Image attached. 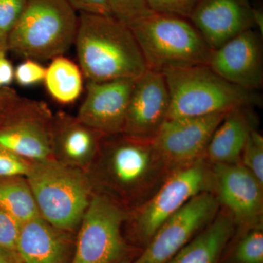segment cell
I'll use <instances>...</instances> for the list:
<instances>
[{
	"instance_id": "3957f363",
	"label": "cell",
	"mask_w": 263,
	"mask_h": 263,
	"mask_svg": "<svg viewBox=\"0 0 263 263\" xmlns=\"http://www.w3.org/2000/svg\"><path fill=\"white\" fill-rule=\"evenodd\" d=\"M26 179L40 216L59 229L77 231L95 193L87 172L49 158L31 162Z\"/></svg>"
},
{
	"instance_id": "7c38bea8",
	"label": "cell",
	"mask_w": 263,
	"mask_h": 263,
	"mask_svg": "<svg viewBox=\"0 0 263 263\" xmlns=\"http://www.w3.org/2000/svg\"><path fill=\"white\" fill-rule=\"evenodd\" d=\"M262 39L254 29L240 33L214 50L208 66L230 84L257 91L263 84Z\"/></svg>"
},
{
	"instance_id": "d6a6232c",
	"label": "cell",
	"mask_w": 263,
	"mask_h": 263,
	"mask_svg": "<svg viewBox=\"0 0 263 263\" xmlns=\"http://www.w3.org/2000/svg\"><path fill=\"white\" fill-rule=\"evenodd\" d=\"M15 68L7 58L6 53H0V89L9 87L14 81Z\"/></svg>"
},
{
	"instance_id": "9a60e30c",
	"label": "cell",
	"mask_w": 263,
	"mask_h": 263,
	"mask_svg": "<svg viewBox=\"0 0 263 263\" xmlns=\"http://www.w3.org/2000/svg\"><path fill=\"white\" fill-rule=\"evenodd\" d=\"M252 15L250 0H199L189 21L214 51L254 29Z\"/></svg>"
},
{
	"instance_id": "44dd1931",
	"label": "cell",
	"mask_w": 263,
	"mask_h": 263,
	"mask_svg": "<svg viewBox=\"0 0 263 263\" xmlns=\"http://www.w3.org/2000/svg\"><path fill=\"white\" fill-rule=\"evenodd\" d=\"M84 77L79 65L67 57L60 56L51 60L43 82L55 101L68 105L75 103L82 94Z\"/></svg>"
},
{
	"instance_id": "277c9868",
	"label": "cell",
	"mask_w": 263,
	"mask_h": 263,
	"mask_svg": "<svg viewBox=\"0 0 263 263\" xmlns=\"http://www.w3.org/2000/svg\"><path fill=\"white\" fill-rule=\"evenodd\" d=\"M148 70L208 65L212 48L189 19L151 11L128 25Z\"/></svg>"
},
{
	"instance_id": "e575fe53",
	"label": "cell",
	"mask_w": 263,
	"mask_h": 263,
	"mask_svg": "<svg viewBox=\"0 0 263 263\" xmlns=\"http://www.w3.org/2000/svg\"><path fill=\"white\" fill-rule=\"evenodd\" d=\"M0 263H22L17 254L0 250Z\"/></svg>"
},
{
	"instance_id": "d6986e66",
	"label": "cell",
	"mask_w": 263,
	"mask_h": 263,
	"mask_svg": "<svg viewBox=\"0 0 263 263\" xmlns=\"http://www.w3.org/2000/svg\"><path fill=\"white\" fill-rule=\"evenodd\" d=\"M248 108L230 110L216 127L205 150L212 162L216 164L238 163L253 129L247 113Z\"/></svg>"
},
{
	"instance_id": "5b68a950",
	"label": "cell",
	"mask_w": 263,
	"mask_h": 263,
	"mask_svg": "<svg viewBox=\"0 0 263 263\" xmlns=\"http://www.w3.org/2000/svg\"><path fill=\"white\" fill-rule=\"evenodd\" d=\"M78 26L77 11L67 0H27L8 34V51L36 61L64 56L75 43Z\"/></svg>"
},
{
	"instance_id": "6da1fadb",
	"label": "cell",
	"mask_w": 263,
	"mask_h": 263,
	"mask_svg": "<svg viewBox=\"0 0 263 263\" xmlns=\"http://www.w3.org/2000/svg\"><path fill=\"white\" fill-rule=\"evenodd\" d=\"M74 44L88 81L137 79L148 70L131 29L112 15L80 13Z\"/></svg>"
},
{
	"instance_id": "d4e9b609",
	"label": "cell",
	"mask_w": 263,
	"mask_h": 263,
	"mask_svg": "<svg viewBox=\"0 0 263 263\" xmlns=\"http://www.w3.org/2000/svg\"><path fill=\"white\" fill-rule=\"evenodd\" d=\"M112 16L129 25L152 10L146 0H108Z\"/></svg>"
},
{
	"instance_id": "5bb4252c",
	"label": "cell",
	"mask_w": 263,
	"mask_h": 263,
	"mask_svg": "<svg viewBox=\"0 0 263 263\" xmlns=\"http://www.w3.org/2000/svg\"><path fill=\"white\" fill-rule=\"evenodd\" d=\"M136 80L88 81L86 97L76 117L103 137L122 134Z\"/></svg>"
},
{
	"instance_id": "83f0119b",
	"label": "cell",
	"mask_w": 263,
	"mask_h": 263,
	"mask_svg": "<svg viewBox=\"0 0 263 263\" xmlns=\"http://www.w3.org/2000/svg\"><path fill=\"white\" fill-rule=\"evenodd\" d=\"M199 0H146L152 11L189 19Z\"/></svg>"
},
{
	"instance_id": "836d02e7",
	"label": "cell",
	"mask_w": 263,
	"mask_h": 263,
	"mask_svg": "<svg viewBox=\"0 0 263 263\" xmlns=\"http://www.w3.org/2000/svg\"><path fill=\"white\" fill-rule=\"evenodd\" d=\"M253 24L254 28L258 29V32L261 35L263 34V12L258 8H253Z\"/></svg>"
},
{
	"instance_id": "7a4b0ae2",
	"label": "cell",
	"mask_w": 263,
	"mask_h": 263,
	"mask_svg": "<svg viewBox=\"0 0 263 263\" xmlns=\"http://www.w3.org/2000/svg\"><path fill=\"white\" fill-rule=\"evenodd\" d=\"M170 94L166 119L205 117L260 105L257 91L242 89L208 65L169 68L162 72Z\"/></svg>"
},
{
	"instance_id": "4fadbf2b",
	"label": "cell",
	"mask_w": 263,
	"mask_h": 263,
	"mask_svg": "<svg viewBox=\"0 0 263 263\" xmlns=\"http://www.w3.org/2000/svg\"><path fill=\"white\" fill-rule=\"evenodd\" d=\"M169 106V90L163 73L148 69L135 82L122 134L152 142L166 120Z\"/></svg>"
},
{
	"instance_id": "d590c367",
	"label": "cell",
	"mask_w": 263,
	"mask_h": 263,
	"mask_svg": "<svg viewBox=\"0 0 263 263\" xmlns=\"http://www.w3.org/2000/svg\"><path fill=\"white\" fill-rule=\"evenodd\" d=\"M8 51V37L0 30V53H7Z\"/></svg>"
},
{
	"instance_id": "4dcf8cb0",
	"label": "cell",
	"mask_w": 263,
	"mask_h": 263,
	"mask_svg": "<svg viewBox=\"0 0 263 263\" xmlns=\"http://www.w3.org/2000/svg\"><path fill=\"white\" fill-rule=\"evenodd\" d=\"M79 13L112 15L108 0H67Z\"/></svg>"
},
{
	"instance_id": "9c48e42d",
	"label": "cell",
	"mask_w": 263,
	"mask_h": 263,
	"mask_svg": "<svg viewBox=\"0 0 263 263\" xmlns=\"http://www.w3.org/2000/svg\"><path fill=\"white\" fill-rule=\"evenodd\" d=\"M122 138L100 146L95 162L86 171L91 183L99 180L119 191H130L144 179L153 151L148 141L122 134Z\"/></svg>"
},
{
	"instance_id": "4316f807",
	"label": "cell",
	"mask_w": 263,
	"mask_h": 263,
	"mask_svg": "<svg viewBox=\"0 0 263 263\" xmlns=\"http://www.w3.org/2000/svg\"><path fill=\"white\" fill-rule=\"evenodd\" d=\"M31 162L0 146V179L15 176L26 177Z\"/></svg>"
},
{
	"instance_id": "e0dca14e",
	"label": "cell",
	"mask_w": 263,
	"mask_h": 263,
	"mask_svg": "<svg viewBox=\"0 0 263 263\" xmlns=\"http://www.w3.org/2000/svg\"><path fill=\"white\" fill-rule=\"evenodd\" d=\"M104 137L70 114H53L52 157L61 163L86 171L95 162Z\"/></svg>"
},
{
	"instance_id": "7402d4cb",
	"label": "cell",
	"mask_w": 263,
	"mask_h": 263,
	"mask_svg": "<svg viewBox=\"0 0 263 263\" xmlns=\"http://www.w3.org/2000/svg\"><path fill=\"white\" fill-rule=\"evenodd\" d=\"M0 209L22 224L41 216L32 190L24 176L0 179Z\"/></svg>"
},
{
	"instance_id": "8fae6325",
	"label": "cell",
	"mask_w": 263,
	"mask_h": 263,
	"mask_svg": "<svg viewBox=\"0 0 263 263\" xmlns=\"http://www.w3.org/2000/svg\"><path fill=\"white\" fill-rule=\"evenodd\" d=\"M226 114L166 119L152 141L153 152L171 163H193L205 153Z\"/></svg>"
},
{
	"instance_id": "30bf717a",
	"label": "cell",
	"mask_w": 263,
	"mask_h": 263,
	"mask_svg": "<svg viewBox=\"0 0 263 263\" xmlns=\"http://www.w3.org/2000/svg\"><path fill=\"white\" fill-rule=\"evenodd\" d=\"M194 163L170 176L140 212L137 228L142 239L149 240L164 221L204 192L208 181L206 169L200 160Z\"/></svg>"
},
{
	"instance_id": "2e32d148",
	"label": "cell",
	"mask_w": 263,
	"mask_h": 263,
	"mask_svg": "<svg viewBox=\"0 0 263 263\" xmlns=\"http://www.w3.org/2000/svg\"><path fill=\"white\" fill-rule=\"evenodd\" d=\"M214 176L219 200L235 220L257 226L262 219L263 184L243 164H218Z\"/></svg>"
},
{
	"instance_id": "ba28073f",
	"label": "cell",
	"mask_w": 263,
	"mask_h": 263,
	"mask_svg": "<svg viewBox=\"0 0 263 263\" xmlns=\"http://www.w3.org/2000/svg\"><path fill=\"white\" fill-rule=\"evenodd\" d=\"M217 207L211 194L202 192L194 197L159 228L133 263H167L212 220Z\"/></svg>"
},
{
	"instance_id": "8992f818",
	"label": "cell",
	"mask_w": 263,
	"mask_h": 263,
	"mask_svg": "<svg viewBox=\"0 0 263 263\" xmlns=\"http://www.w3.org/2000/svg\"><path fill=\"white\" fill-rule=\"evenodd\" d=\"M126 218L113 199L95 191L78 228L70 263H115L122 258L127 251L122 234Z\"/></svg>"
},
{
	"instance_id": "cb8c5ba5",
	"label": "cell",
	"mask_w": 263,
	"mask_h": 263,
	"mask_svg": "<svg viewBox=\"0 0 263 263\" xmlns=\"http://www.w3.org/2000/svg\"><path fill=\"white\" fill-rule=\"evenodd\" d=\"M234 257L238 263H263V233L259 228L249 232L238 242Z\"/></svg>"
},
{
	"instance_id": "8d00e7d4",
	"label": "cell",
	"mask_w": 263,
	"mask_h": 263,
	"mask_svg": "<svg viewBox=\"0 0 263 263\" xmlns=\"http://www.w3.org/2000/svg\"></svg>"
},
{
	"instance_id": "ffe728a7",
	"label": "cell",
	"mask_w": 263,
	"mask_h": 263,
	"mask_svg": "<svg viewBox=\"0 0 263 263\" xmlns=\"http://www.w3.org/2000/svg\"><path fill=\"white\" fill-rule=\"evenodd\" d=\"M233 231V219L219 216L167 263H217Z\"/></svg>"
},
{
	"instance_id": "ac0fdd59",
	"label": "cell",
	"mask_w": 263,
	"mask_h": 263,
	"mask_svg": "<svg viewBox=\"0 0 263 263\" xmlns=\"http://www.w3.org/2000/svg\"><path fill=\"white\" fill-rule=\"evenodd\" d=\"M73 234L38 216L22 224L17 256L22 263H70L75 246Z\"/></svg>"
},
{
	"instance_id": "f546056e",
	"label": "cell",
	"mask_w": 263,
	"mask_h": 263,
	"mask_svg": "<svg viewBox=\"0 0 263 263\" xmlns=\"http://www.w3.org/2000/svg\"><path fill=\"white\" fill-rule=\"evenodd\" d=\"M27 0H0V30L8 37L22 16Z\"/></svg>"
},
{
	"instance_id": "f1b7e54d",
	"label": "cell",
	"mask_w": 263,
	"mask_h": 263,
	"mask_svg": "<svg viewBox=\"0 0 263 263\" xmlns=\"http://www.w3.org/2000/svg\"><path fill=\"white\" fill-rule=\"evenodd\" d=\"M46 70L39 62L27 59L15 68L14 80L24 87L34 86L43 82Z\"/></svg>"
},
{
	"instance_id": "603a6c76",
	"label": "cell",
	"mask_w": 263,
	"mask_h": 263,
	"mask_svg": "<svg viewBox=\"0 0 263 263\" xmlns=\"http://www.w3.org/2000/svg\"><path fill=\"white\" fill-rule=\"evenodd\" d=\"M241 157L243 165L263 184V137L255 129L249 133Z\"/></svg>"
},
{
	"instance_id": "484cf974",
	"label": "cell",
	"mask_w": 263,
	"mask_h": 263,
	"mask_svg": "<svg viewBox=\"0 0 263 263\" xmlns=\"http://www.w3.org/2000/svg\"><path fill=\"white\" fill-rule=\"evenodd\" d=\"M22 224L0 209V250L16 254Z\"/></svg>"
},
{
	"instance_id": "52a82bcc",
	"label": "cell",
	"mask_w": 263,
	"mask_h": 263,
	"mask_svg": "<svg viewBox=\"0 0 263 263\" xmlns=\"http://www.w3.org/2000/svg\"><path fill=\"white\" fill-rule=\"evenodd\" d=\"M53 115L44 102L22 97L8 119L0 124V146L29 162L53 158Z\"/></svg>"
},
{
	"instance_id": "1f68e13d",
	"label": "cell",
	"mask_w": 263,
	"mask_h": 263,
	"mask_svg": "<svg viewBox=\"0 0 263 263\" xmlns=\"http://www.w3.org/2000/svg\"><path fill=\"white\" fill-rule=\"evenodd\" d=\"M22 98V96L10 87L0 89V124L8 119Z\"/></svg>"
}]
</instances>
